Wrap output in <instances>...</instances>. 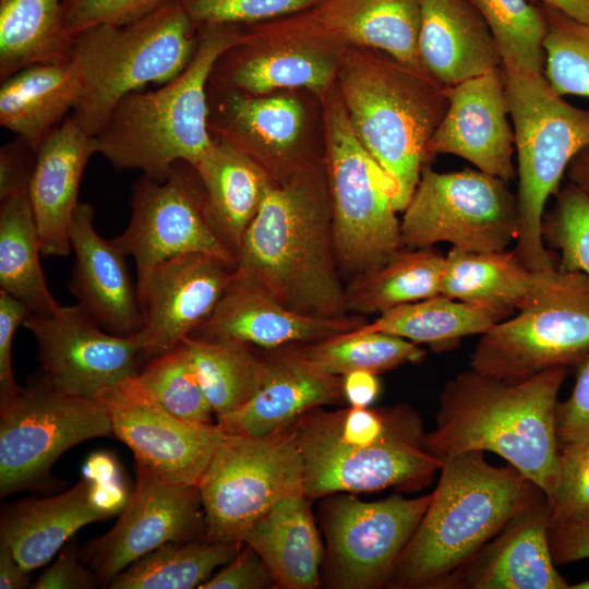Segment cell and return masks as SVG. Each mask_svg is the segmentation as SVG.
I'll return each instance as SVG.
<instances>
[{"instance_id": "cell-1", "label": "cell", "mask_w": 589, "mask_h": 589, "mask_svg": "<svg viewBox=\"0 0 589 589\" xmlns=\"http://www.w3.org/2000/svg\"><path fill=\"white\" fill-rule=\"evenodd\" d=\"M247 273L300 313H348L338 269L324 160L274 181L236 255Z\"/></svg>"}, {"instance_id": "cell-2", "label": "cell", "mask_w": 589, "mask_h": 589, "mask_svg": "<svg viewBox=\"0 0 589 589\" xmlns=\"http://www.w3.org/2000/svg\"><path fill=\"white\" fill-rule=\"evenodd\" d=\"M567 368L506 382L470 368L447 382L440 395L434 429L424 447L440 459L465 452L505 458L549 501L555 490L560 446L555 414Z\"/></svg>"}, {"instance_id": "cell-3", "label": "cell", "mask_w": 589, "mask_h": 589, "mask_svg": "<svg viewBox=\"0 0 589 589\" xmlns=\"http://www.w3.org/2000/svg\"><path fill=\"white\" fill-rule=\"evenodd\" d=\"M440 471L429 507L396 563L389 587L444 588L543 493L512 465L489 464L481 450L446 457Z\"/></svg>"}, {"instance_id": "cell-4", "label": "cell", "mask_w": 589, "mask_h": 589, "mask_svg": "<svg viewBox=\"0 0 589 589\" xmlns=\"http://www.w3.org/2000/svg\"><path fill=\"white\" fill-rule=\"evenodd\" d=\"M335 84L358 140L395 182L394 207L402 212L448 108L447 87L381 50L357 46L347 48Z\"/></svg>"}, {"instance_id": "cell-5", "label": "cell", "mask_w": 589, "mask_h": 589, "mask_svg": "<svg viewBox=\"0 0 589 589\" xmlns=\"http://www.w3.org/2000/svg\"><path fill=\"white\" fill-rule=\"evenodd\" d=\"M196 51L175 80L152 92H134L115 106L94 136L96 153L116 169L164 179L178 163L193 167L212 147L207 85L214 65L236 45L238 25L197 28Z\"/></svg>"}, {"instance_id": "cell-6", "label": "cell", "mask_w": 589, "mask_h": 589, "mask_svg": "<svg viewBox=\"0 0 589 589\" xmlns=\"http://www.w3.org/2000/svg\"><path fill=\"white\" fill-rule=\"evenodd\" d=\"M197 43V27L179 0L131 23L101 24L79 34L70 55L81 74L72 118L95 136L124 96L179 76Z\"/></svg>"}, {"instance_id": "cell-7", "label": "cell", "mask_w": 589, "mask_h": 589, "mask_svg": "<svg viewBox=\"0 0 589 589\" xmlns=\"http://www.w3.org/2000/svg\"><path fill=\"white\" fill-rule=\"evenodd\" d=\"M503 76L518 163L514 251L527 268L541 273L555 266L542 238L545 205L572 159L589 144V110L564 100L544 74L503 69Z\"/></svg>"}, {"instance_id": "cell-8", "label": "cell", "mask_w": 589, "mask_h": 589, "mask_svg": "<svg viewBox=\"0 0 589 589\" xmlns=\"http://www.w3.org/2000/svg\"><path fill=\"white\" fill-rule=\"evenodd\" d=\"M320 98L334 249L350 283L401 249L397 187L358 140L336 84Z\"/></svg>"}, {"instance_id": "cell-9", "label": "cell", "mask_w": 589, "mask_h": 589, "mask_svg": "<svg viewBox=\"0 0 589 589\" xmlns=\"http://www.w3.org/2000/svg\"><path fill=\"white\" fill-rule=\"evenodd\" d=\"M589 354V276L556 265L538 275L522 305L481 335L470 368L519 382Z\"/></svg>"}, {"instance_id": "cell-10", "label": "cell", "mask_w": 589, "mask_h": 589, "mask_svg": "<svg viewBox=\"0 0 589 589\" xmlns=\"http://www.w3.org/2000/svg\"><path fill=\"white\" fill-rule=\"evenodd\" d=\"M400 220L401 249L438 242L470 252L503 251L518 235L517 195L480 170L437 172L424 166Z\"/></svg>"}, {"instance_id": "cell-11", "label": "cell", "mask_w": 589, "mask_h": 589, "mask_svg": "<svg viewBox=\"0 0 589 589\" xmlns=\"http://www.w3.org/2000/svg\"><path fill=\"white\" fill-rule=\"evenodd\" d=\"M349 45L324 28L310 10L253 24L224 52L208 83L216 92L267 95L306 88L320 97L336 82Z\"/></svg>"}, {"instance_id": "cell-12", "label": "cell", "mask_w": 589, "mask_h": 589, "mask_svg": "<svg viewBox=\"0 0 589 589\" xmlns=\"http://www.w3.org/2000/svg\"><path fill=\"white\" fill-rule=\"evenodd\" d=\"M301 483L302 460L292 423L265 436L226 435L199 484L205 538L242 543L245 531Z\"/></svg>"}, {"instance_id": "cell-13", "label": "cell", "mask_w": 589, "mask_h": 589, "mask_svg": "<svg viewBox=\"0 0 589 589\" xmlns=\"http://www.w3.org/2000/svg\"><path fill=\"white\" fill-rule=\"evenodd\" d=\"M112 435L104 402L51 388L41 377L0 409L1 497L38 485L69 448Z\"/></svg>"}, {"instance_id": "cell-14", "label": "cell", "mask_w": 589, "mask_h": 589, "mask_svg": "<svg viewBox=\"0 0 589 589\" xmlns=\"http://www.w3.org/2000/svg\"><path fill=\"white\" fill-rule=\"evenodd\" d=\"M432 498L393 494L364 502L352 493L323 497L326 579L332 588L374 589L389 585L396 563Z\"/></svg>"}, {"instance_id": "cell-15", "label": "cell", "mask_w": 589, "mask_h": 589, "mask_svg": "<svg viewBox=\"0 0 589 589\" xmlns=\"http://www.w3.org/2000/svg\"><path fill=\"white\" fill-rule=\"evenodd\" d=\"M130 206L129 225L112 240L135 260L137 292L157 265L178 255L205 253L236 267L235 255L207 221L203 187L192 165L178 163L161 180L143 175Z\"/></svg>"}, {"instance_id": "cell-16", "label": "cell", "mask_w": 589, "mask_h": 589, "mask_svg": "<svg viewBox=\"0 0 589 589\" xmlns=\"http://www.w3.org/2000/svg\"><path fill=\"white\" fill-rule=\"evenodd\" d=\"M23 326L36 340L43 378L63 394L98 399L135 374L144 357L139 335L105 330L77 303L29 313Z\"/></svg>"}, {"instance_id": "cell-17", "label": "cell", "mask_w": 589, "mask_h": 589, "mask_svg": "<svg viewBox=\"0 0 589 589\" xmlns=\"http://www.w3.org/2000/svg\"><path fill=\"white\" fill-rule=\"evenodd\" d=\"M136 474V485L117 524L82 551V561L106 584L167 543L205 537L199 486L161 481L140 466Z\"/></svg>"}, {"instance_id": "cell-18", "label": "cell", "mask_w": 589, "mask_h": 589, "mask_svg": "<svg viewBox=\"0 0 589 589\" xmlns=\"http://www.w3.org/2000/svg\"><path fill=\"white\" fill-rule=\"evenodd\" d=\"M97 400L107 407L112 435L131 448L136 466L165 482L199 486L226 436L217 423L180 419L120 384Z\"/></svg>"}, {"instance_id": "cell-19", "label": "cell", "mask_w": 589, "mask_h": 589, "mask_svg": "<svg viewBox=\"0 0 589 589\" xmlns=\"http://www.w3.org/2000/svg\"><path fill=\"white\" fill-rule=\"evenodd\" d=\"M424 435L420 426L365 447L297 444L304 491L315 500L336 493L424 486L443 461L426 450Z\"/></svg>"}, {"instance_id": "cell-20", "label": "cell", "mask_w": 589, "mask_h": 589, "mask_svg": "<svg viewBox=\"0 0 589 589\" xmlns=\"http://www.w3.org/2000/svg\"><path fill=\"white\" fill-rule=\"evenodd\" d=\"M235 268L205 253H187L157 265L137 292L143 356L153 358L191 336L214 311Z\"/></svg>"}, {"instance_id": "cell-21", "label": "cell", "mask_w": 589, "mask_h": 589, "mask_svg": "<svg viewBox=\"0 0 589 589\" xmlns=\"http://www.w3.org/2000/svg\"><path fill=\"white\" fill-rule=\"evenodd\" d=\"M365 323L359 314L322 317L294 311L250 275L235 268L214 311L191 336L273 350L322 341Z\"/></svg>"}, {"instance_id": "cell-22", "label": "cell", "mask_w": 589, "mask_h": 589, "mask_svg": "<svg viewBox=\"0 0 589 589\" xmlns=\"http://www.w3.org/2000/svg\"><path fill=\"white\" fill-rule=\"evenodd\" d=\"M448 108L426 146V158L449 154L508 182L515 176L503 69L447 87Z\"/></svg>"}, {"instance_id": "cell-23", "label": "cell", "mask_w": 589, "mask_h": 589, "mask_svg": "<svg viewBox=\"0 0 589 589\" xmlns=\"http://www.w3.org/2000/svg\"><path fill=\"white\" fill-rule=\"evenodd\" d=\"M550 507L543 493L518 512L444 588L569 589L555 567Z\"/></svg>"}, {"instance_id": "cell-24", "label": "cell", "mask_w": 589, "mask_h": 589, "mask_svg": "<svg viewBox=\"0 0 589 589\" xmlns=\"http://www.w3.org/2000/svg\"><path fill=\"white\" fill-rule=\"evenodd\" d=\"M94 216L92 205L79 202L70 227L75 260L69 289L77 304L105 330L136 336L144 320L127 255L113 240L96 231Z\"/></svg>"}, {"instance_id": "cell-25", "label": "cell", "mask_w": 589, "mask_h": 589, "mask_svg": "<svg viewBox=\"0 0 589 589\" xmlns=\"http://www.w3.org/2000/svg\"><path fill=\"white\" fill-rule=\"evenodd\" d=\"M219 116L209 120L211 133L256 160L279 181L318 160L299 152L304 128V109L288 95H249L221 92Z\"/></svg>"}, {"instance_id": "cell-26", "label": "cell", "mask_w": 589, "mask_h": 589, "mask_svg": "<svg viewBox=\"0 0 589 589\" xmlns=\"http://www.w3.org/2000/svg\"><path fill=\"white\" fill-rule=\"evenodd\" d=\"M267 351L257 392L240 409L216 420L226 435L265 436L312 409L346 402L342 376L314 369L297 345Z\"/></svg>"}, {"instance_id": "cell-27", "label": "cell", "mask_w": 589, "mask_h": 589, "mask_svg": "<svg viewBox=\"0 0 589 589\" xmlns=\"http://www.w3.org/2000/svg\"><path fill=\"white\" fill-rule=\"evenodd\" d=\"M96 153L94 136L67 117L36 152L28 199L44 256H69L70 227L85 166Z\"/></svg>"}, {"instance_id": "cell-28", "label": "cell", "mask_w": 589, "mask_h": 589, "mask_svg": "<svg viewBox=\"0 0 589 589\" xmlns=\"http://www.w3.org/2000/svg\"><path fill=\"white\" fill-rule=\"evenodd\" d=\"M419 55L425 71L452 87L502 67L496 43L468 0H420Z\"/></svg>"}, {"instance_id": "cell-29", "label": "cell", "mask_w": 589, "mask_h": 589, "mask_svg": "<svg viewBox=\"0 0 589 589\" xmlns=\"http://www.w3.org/2000/svg\"><path fill=\"white\" fill-rule=\"evenodd\" d=\"M97 481L82 478L73 488L47 498H26L1 515L0 541L32 572L50 561L82 527L112 514L96 498Z\"/></svg>"}, {"instance_id": "cell-30", "label": "cell", "mask_w": 589, "mask_h": 589, "mask_svg": "<svg viewBox=\"0 0 589 589\" xmlns=\"http://www.w3.org/2000/svg\"><path fill=\"white\" fill-rule=\"evenodd\" d=\"M310 501L303 483L291 488L242 537L279 588L314 589L320 585L325 550Z\"/></svg>"}, {"instance_id": "cell-31", "label": "cell", "mask_w": 589, "mask_h": 589, "mask_svg": "<svg viewBox=\"0 0 589 589\" xmlns=\"http://www.w3.org/2000/svg\"><path fill=\"white\" fill-rule=\"evenodd\" d=\"M194 168L204 191L207 221L236 257L274 180L251 156L221 139H215Z\"/></svg>"}, {"instance_id": "cell-32", "label": "cell", "mask_w": 589, "mask_h": 589, "mask_svg": "<svg viewBox=\"0 0 589 589\" xmlns=\"http://www.w3.org/2000/svg\"><path fill=\"white\" fill-rule=\"evenodd\" d=\"M310 11L324 28L347 45L381 50L430 75L418 47L420 0H323Z\"/></svg>"}, {"instance_id": "cell-33", "label": "cell", "mask_w": 589, "mask_h": 589, "mask_svg": "<svg viewBox=\"0 0 589 589\" xmlns=\"http://www.w3.org/2000/svg\"><path fill=\"white\" fill-rule=\"evenodd\" d=\"M81 74L70 58L27 67L1 82L0 124L36 152L74 108Z\"/></svg>"}, {"instance_id": "cell-34", "label": "cell", "mask_w": 589, "mask_h": 589, "mask_svg": "<svg viewBox=\"0 0 589 589\" xmlns=\"http://www.w3.org/2000/svg\"><path fill=\"white\" fill-rule=\"evenodd\" d=\"M538 275L514 250L470 252L453 248L445 256L441 294L494 311L506 320L528 299Z\"/></svg>"}, {"instance_id": "cell-35", "label": "cell", "mask_w": 589, "mask_h": 589, "mask_svg": "<svg viewBox=\"0 0 589 589\" xmlns=\"http://www.w3.org/2000/svg\"><path fill=\"white\" fill-rule=\"evenodd\" d=\"M63 0H0V81L39 63L70 59Z\"/></svg>"}, {"instance_id": "cell-36", "label": "cell", "mask_w": 589, "mask_h": 589, "mask_svg": "<svg viewBox=\"0 0 589 589\" xmlns=\"http://www.w3.org/2000/svg\"><path fill=\"white\" fill-rule=\"evenodd\" d=\"M40 241L28 193L1 201L0 290L23 302L29 313L48 315L59 303L40 265Z\"/></svg>"}, {"instance_id": "cell-37", "label": "cell", "mask_w": 589, "mask_h": 589, "mask_svg": "<svg viewBox=\"0 0 589 589\" xmlns=\"http://www.w3.org/2000/svg\"><path fill=\"white\" fill-rule=\"evenodd\" d=\"M445 256L426 249H400L376 269L348 283V313L383 314L396 306L441 294Z\"/></svg>"}, {"instance_id": "cell-38", "label": "cell", "mask_w": 589, "mask_h": 589, "mask_svg": "<svg viewBox=\"0 0 589 589\" xmlns=\"http://www.w3.org/2000/svg\"><path fill=\"white\" fill-rule=\"evenodd\" d=\"M504 320L494 311L437 294L396 306L358 329L382 332L418 345L443 348L464 337L482 335Z\"/></svg>"}, {"instance_id": "cell-39", "label": "cell", "mask_w": 589, "mask_h": 589, "mask_svg": "<svg viewBox=\"0 0 589 589\" xmlns=\"http://www.w3.org/2000/svg\"><path fill=\"white\" fill-rule=\"evenodd\" d=\"M183 344L216 420L240 409L257 392L265 357L259 356L254 346L196 336H189Z\"/></svg>"}, {"instance_id": "cell-40", "label": "cell", "mask_w": 589, "mask_h": 589, "mask_svg": "<svg viewBox=\"0 0 589 589\" xmlns=\"http://www.w3.org/2000/svg\"><path fill=\"white\" fill-rule=\"evenodd\" d=\"M242 543L218 542L205 537L167 543L117 574L110 589H191L211 578L240 551Z\"/></svg>"}, {"instance_id": "cell-41", "label": "cell", "mask_w": 589, "mask_h": 589, "mask_svg": "<svg viewBox=\"0 0 589 589\" xmlns=\"http://www.w3.org/2000/svg\"><path fill=\"white\" fill-rule=\"evenodd\" d=\"M297 347L314 369L336 376L359 370L377 374L406 363H417L425 356V351L410 340L358 328Z\"/></svg>"}, {"instance_id": "cell-42", "label": "cell", "mask_w": 589, "mask_h": 589, "mask_svg": "<svg viewBox=\"0 0 589 589\" xmlns=\"http://www.w3.org/2000/svg\"><path fill=\"white\" fill-rule=\"evenodd\" d=\"M119 384L180 419L214 423V411L183 342L149 358L142 369Z\"/></svg>"}, {"instance_id": "cell-43", "label": "cell", "mask_w": 589, "mask_h": 589, "mask_svg": "<svg viewBox=\"0 0 589 589\" xmlns=\"http://www.w3.org/2000/svg\"><path fill=\"white\" fill-rule=\"evenodd\" d=\"M486 23L502 58V68L544 74L546 23L529 0H468Z\"/></svg>"}, {"instance_id": "cell-44", "label": "cell", "mask_w": 589, "mask_h": 589, "mask_svg": "<svg viewBox=\"0 0 589 589\" xmlns=\"http://www.w3.org/2000/svg\"><path fill=\"white\" fill-rule=\"evenodd\" d=\"M545 17L544 76L561 96L589 98V23L538 4Z\"/></svg>"}, {"instance_id": "cell-45", "label": "cell", "mask_w": 589, "mask_h": 589, "mask_svg": "<svg viewBox=\"0 0 589 589\" xmlns=\"http://www.w3.org/2000/svg\"><path fill=\"white\" fill-rule=\"evenodd\" d=\"M554 197L543 216L544 244L558 252L560 269L589 276V194L568 182Z\"/></svg>"}, {"instance_id": "cell-46", "label": "cell", "mask_w": 589, "mask_h": 589, "mask_svg": "<svg viewBox=\"0 0 589 589\" xmlns=\"http://www.w3.org/2000/svg\"><path fill=\"white\" fill-rule=\"evenodd\" d=\"M323 0H179L199 28L257 24L310 10Z\"/></svg>"}, {"instance_id": "cell-47", "label": "cell", "mask_w": 589, "mask_h": 589, "mask_svg": "<svg viewBox=\"0 0 589 589\" xmlns=\"http://www.w3.org/2000/svg\"><path fill=\"white\" fill-rule=\"evenodd\" d=\"M550 507V525L589 514V436L560 447L557 482Z\"/></svg>"}, {"instance_id": "cell-48", "label": "cell", "mask_w": 589, "mask_h": 589, "mask_svg": "<svg viewBox=\"0 0 589 589\" xmlns=\"http://www.w3.org/2000/svg\"><path fill=\"white\" fill-rule=\"evenodd\" d=\"M168 0H63V23L74 39L84 31L101 25L131 23Z\"/></svg>"}, {"instance_id": "cell-49", "label": "cell", "mask_w": 589, "mask_h": 589, "mask_svg": "<svg viewBox=\"0 0 589 589\" xmlns=\"http://www.w3.org/2000/svg\"><path fill=\"white\" fill-rule=\"evenodd\" d=\"M577 366L569 397L558 401L556 407L555 430L560 447L589 436V354Z\"/></svg>"}, {"instance_id": "cell-50", "label": "cell", "mask_w": 589, "mask_h": 589, "mask_svg": "<svg viewBox=\"0 0 589 589\" xmlns=\"http://www.w3.org/2000/svg\"><path fill=\"white\" fill-rule=\"evenodd\" d=\"M28 314L23 302L0 290V409L10 405L21 389L14 376L12 348L16 329Z\"/></svg>"}, {"instance_id": "cell-51", "label": "cell", "mask_w": 589, "mask_h": 589, "mask_svg": "<svg viewBox=\"0 0 589 589\" xmlns=\"http://www.w3.org/2000/svg\"><path fill=\"white\" fill-rule=\"evenodd\" d=\"M277 587L264 561L254 549H244L219 573L203 582L199 589H265Z\"/></svg>"}, {"instance_id": "cell-52", "label": "cell", "mask_w": 589, "mask_h": 589, "mask_svg": "<svg viewBox=\"0 0 589 589\" xmlns=\"http://www.w3.org/2000/svg\"><path fill=\"white\" fill-rule=\"evenodd\" d=\"M35 159L36 151L19 137L1 146L0 201L28 193Z\"/></svg>"}, {"instance_id": "cell-53", "label": "cell", "mask_w": 589, "mask_h": 589, "mask_svg": "<svg viewBox=\"0 0 589 589\" xmlns=\"http://www.w3.org/2000/svg\"><path fill=\"white\" fill-rule=\"evenodd\" d=\"M99 582L96 574L81 563L74 544H69L32 585L34 589H91Z\"/></svg>"}, {"instance_id": "cell-54", "label": "cell", "mask_w": 589, "mask_h": 589, "mask_svg": "<svg viewBox=\"0 0 589 589\" xmlns=\"http://www.w3.org/2000/svg\"><path fill=\"white\" fill-rule=\"evenodd\" d=\"M549 542L555 564L589 558V514L550 525Z\"/></svg>"}, {"instance_id": "cell-55", "label": "cell", "mask_w": 589, "mask_h": 589, "mask_svg": "<svg viewBox=\"0 0 589 589\" xmlns=\"http://www.w3.org/2000/svg\"><path fill=\"white\" fill-rule=\"evenodd\" d=\"M345 401L351 407H369L380 393V382L375 373L352 371L342 375Z\"/></svg>"}, {"instance_id": "cell-56", "label": "cell", "mask_w": 589, "mask_h": 589, "mask_svg": "<svg viewBox=\"0 0 589 589\" xmlns=\"http://www.w3.org/2000/svg\"><path fill=\"white\" fill-rule=\"evenodd\" d=\"M29 573L20 564L10 546L0 541V588H26L29 584Z\"/></svg>"}, {"instance_id": "cell-57", "label": "cell", "mask_w": 589, "mask_h": 589, "mask_svg": "<svg viewBox=\"0 0 589 589\" xmlns=\"http://www.w3.org/2000/svg\"><path fill=\"white\" fill-rule=\"evenodd\" d=\"M569 183L589 194V144L572 159L566 170Z\"/></svg>"}, {"instance_id": "cell-58", "label": "cell", "mask_w": 589, "mask_h": 589, "mask_svg": "<svg viewBox=\"0 0 589 589\" xmlns=\"http://www.w3.org/2000/svg\"><path fill=\"white\" fill-rule=\"evenodd\" d=\"M534 4H545L555 8L568 16L589 23V0H529Z\"/></svg>"}, {"instance_id": "cell-59", "label": "cell", "mask_w": 589, "mask_h": 589, "mask_svg": "<svg viewBox=\"0 0 589 589\" xmlns=\"http://www.w3.org/2000/svg\"><path fill=\"white\" fill-rule=\"evenodd\" d=\"M569 589H589V579L569 585Z\"/></svg>"}]
</instances>
